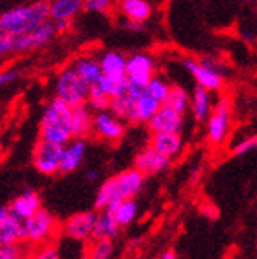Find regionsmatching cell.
Returning a JSON list of instances; mask_svg holds the SVG:
<instances>
[{
	"instance_id": "1",
	"label": "cell",
	"mask_w": 257,
	"mask_h": 259,
	"mask_svg": "<svg viewBox=\"0 0 257 259\" xmlns=\"http://www.w3.org/2000/svg\"><path fill=\"white\" fill-rule=\"evenodd\" d=\"M144 187V176L137 169H126L114 177L108 179L98 188L95 196V207L99 210H106L108 207L119 204L122 201L133 199Z\"/></svg>"
},
{
	"instance_id": "2",
	"label": "cell",
	"mask_w": 257,
	"mask_h": 259,
	"mask_svg": "<svg viewBox=\"0 0 257 259\" xmlns=\"http://www.w3.org/2000/svg\"><path fill=\"white\" fill-rule=\"evenodd\" d=\"M50 19V4L36 2L32 5H19L0 15V27L8 35L19 38L33 32Z\"/></svg>"
},
{
	"instance_id": "3",
	"label": "cell",
	"mask_w": 257,
	"mask_h": 259,
	"mask_svg": "<svg viewBox=\"0 0 257 259\" xmlns=\"http://www.w3.org/2000/svg\"><path fill=\"white\" fill-rule=\"evenodd\" d=\"M73 108L57 97L47 103L41 115V139L65 147L73 141Z\"/></svg>"
},
{
	"instance_id": "4",
	"label": "cell",
	"mask_w": 257,
	"mask_h": 259,
	"mask_svg": "<svg viewBox=\"0 0 257 259\" xmlns=\"http://www.w3.org/2000/svg\"><path fill=\"white\" fill-rule=\"evenodd\" d=\"M90 85L81 79V76L74 71V68H65L60 71L56 81V95L59 100L65 101L73 109L85 106L88 101Z\"/></svg>"
},
{
	"instance_id": "5",
	"label": "cell",
	"mask_w": 257,
	"mask_h": 259,
	"mask_svg": "<svg viewBox=\"0 0 257 259\" xmlns=\"http://www.w3.org/2000/svg\"><path fill=\"white\" fill-rule=\"evenodd\" d=\"M232 100L229 95L216 100L212 115L207 120V138L212 146H221L226 141L232 122Z\"/></svg>"
},
{
	"instance_id": "6",
	"label": "cell",
	"mask_w": 257,
	"mask_h": 259,
	"mask_svg": "<svg viewBox=\"0 0 257 259\" xmlns=\"http://www.w3.org/2000/svg\"><path fill=\"white\" fill-rule=\"evenodd\" d=\"M183 67L194 77L197 87H202L209 92H218L224 87V74L218 65L210 60H194V59H185Z\"/></svg>"
},
{
	"instance_id": "7",
	"label": "cell",
	"mask_w": 257,
	"mask_h": 259,
	"mask_svg": "<svg viewBox=\"0 0 257 259\" xmlns=\"http://www.w3.org/2000/svg\"><path fill=\"white\" fill-rule=\"evenodd\" d=\"M62 155H63V146L53 144L40 139L33 150V164L38 169V172L50 176L60 171V163H62Z\"/></svg>"
},
{
	"instance_id": "8",
	"label": "cell",
	"mask_w": 257,
	"mask_h": 259,
	"mask_svg": "<svg viewBox=\"0 0 257 259\" xmlns=\"http://www.w3.org/2000/svg\"><path fill=\"white\" fill-rule=\"evenodd\" d=\"M155 62L151 56L145 53H137L126 60V79L130 84L147 87V84L155 77Z\"/></svg>"
},
{
	"instance_id": "9",
	"label": "cell",
	"mask_w": 257,
	"mask_h": 259,
	"mask_svg": "<svg viewBox=\"0 0 257 259\" xmlns=\"http://www.w3.org/2000/svg\"><path fill=\"white\" fill-rule=\"evenodd\" d=\"M169 164H171V158L164 157V155L157 152L151 146L142 149L134 158V169H137L144 177L161 174L168 169Z\"/></svg>"
},
{
	"instance_id": "10",
	"label": "cell",
	"mask_w": 257,
	"mask_h": 259,
	"mask_svg": "<svg viewBox=\"0 0 257 259\" xmlns=\"http://www.w3.org/2000/svg\"><path fill=\"white\" fill-rule=\"evenodd\" d=\"M96 222L95 212H79L70 217L63 225V234L74 240H87L92 239L93 226Z\"/></svg>"
},
{
	"instance_id": "11",
	"label": "cell",
	"mask_w": 257,
	"mask_h": 259,
	"mask_svg": "<svg viewBox=\"0 0 257 259\" xmlns=\"http://www.w3.org/2000/svg\"><path fill=\"white\" fill-rule=\"evenodd\" d=\"M185 125L182 114L175 112L169 106L163 105L160 111L148 120V128L151 135L155 133H180Z\"/></svg>"
},
{
	"instance_id": "12",
	"label": "cell",
	"mask_w": 257,
	"mask_h": 259,
	"mask_svg": "<svg viewBox=\"0 0 257 259\" xmlns=\"http://www.w3.org/2000/svg\"><path fill=\"white\" fill-rule=\"evenodd\" d=\"M25 229H27V240L44 242L47 237L53 236L56 229V218L47 210L40 209L32 218L25 222Z\"/></svg>"
},
{
	"instance_id": "13",
	"label": "cell",
	"mask_w": 257,
	"mask_h": 259,
	"mask_svg": "<svg viewBox=\"0 0 257 259\" xmlns=\"http://www.w3.org/2000/svg\"><path fill=\"white\" fill-rule=\"evenodd\" d=\"M56 33H57V30L54 27V22L47 21V22L41 24L40 27H36L33 32L16 38L15 51H18V53H25V51H32V49H36V48H41V46L47 45L50 40H53Z\"/></svg>"
},
{
	"instance_id": "14",
	"label": "cell",
	"mask_w": 257,
	"mask_h": 259,
	"mask_svg": "<svg viewBox=\"0 0 257 259\" xmlns=\"http://www.w3.org/2000/svg\"><path fill=\"white\" fill-rule=\"evenodd\" d=\"M93 132L102 139L115 142L125 135V123L109 111L96 112L93 119Z\"/></svg>"
},
{
	"instance_id": "15",
	"label": "cell",
	"mask_w": 257,
	"mask_h": 259,
	"mask_svg": "<svg viewBox=\"0 0 257 259\" xmlns=\"http://www.w3.org/2000/svg\"><path fill=\"white\" fill-rule=\"evenodd\" d=\"M87 152V142L85 139H73L63 147L62 163H60V172H73L78 169L82 163Z\"/></svg>"
},
{
	"instance_id": "16",
	"label": "cell",
	"mask_w": 257,
	"mask_h": 259,
	"mask_svg": "<svg viewBox=\"0 0 257 259\" xmlns=\"http://www.w3.org/2000/svg\"><path fill=\"white\" fill-rule=\"evenodd\" d=\"M150 146L168 158H174L183 150V138L180 133H155Z\"/></svg>"
},
{
	"instance_id": "17",
	"label": "cell",
	"mask_w": 257,
	"mask_h": 259,
	"mask_svg": "<svg viewBox=\"0 0 257 259\" xmlns=\"http://www.w3.org/2000/svg\"><path fill=\"white\" fill-rule=\"evenodd\" d=\"M40 209H41L40 196L32 190H27L24 194H21V196L16 198L10 205V212L15 217L21 218L22 222H27V220L32 218Z\"/></svg>"
},
{
	"instance_id": "18",
	"label": "cell",
	"mask_w": 257,
	"mask_h": 259,
	"mask_svg": "<svg viewBox=\"0 0 257 259\" xmlns=\"http://www.w3.org/2000/svg\"><path fill=\"white\" fill-rule=\"evenodd\" d=\"M213 106H215V103L212 98V92L196 85L191 97V114H192V117H194V120L197 122L209 120L213 111Z\"/></svg>"
},
{
	"instance_id": "19",
	"label": "cell",
	"mask_w": 257,
	"mask_h": 259,
	"mask_svg": "<svg viewBox=\"0 0 257 259\" xmlns=\"http://www.w3.org/2000/svg\"><path fill=\"white\" fill-rule=\"evenodd\" d=\"M74 71L81 76V79L84 82H87L90 87L96 85L101 82V79L105 77L99 67V60L93 59V57H81L74 62L73 65Z\"/></svg>"
},
{
	"instance_id": "20",
	"label": "cell",
	"mask_w": 257,
	"mask_h": 259,
	"mask_svg": "<svg viewBox=\"0 0 257 259\" xmlns=\"http://www.w3.org/2000/svg\"><path fill=\"white\" fill-rule=\"evenodd\" d=\"M21 240H27L25 222L10 213L7 223L0 229V245H15Z\"/></svg>"
},
{
	"instance_id": "21",
	"label": "cell",
	"mask_w": 257,
	"mask_h": 259,
	"mask_svg": "<svg viewBox=\"0 0 257 259\" xmlns=\"http://www.w3.org/2000/svg\"><path fill=\"white\" fill-rule=\"evenodd\" d=\"M126 60L119 51H108L99 57V67L106 77H122L126 76Z\"/></svg>"
},
{
	"instance_id": "22",
	"label": "cell",
	"mask_w": 257,
	"mask_h": 259,
	"mask_svg": "<svg viewBox=\"0 0 257 259\" xmlns=\"http://www.w3.org/2000/svg\"><path fill=\"white\" fill-rule=\"evenodd\" d=\"M93 119L95 115L92 114V109L87 105L73 109V123H71L73 138L84 139L90 132H93Z\"/></svg>"
},
{
	"instance_id": "23",
	"label": "cell",
	"mask_w": 257,
	"mask_h": 259,
	"mask_svg": "<svg viewBox=\"0 0 257 259\" xmlns=\"http://www.w3.org/2000/svg\"><path fill=\"white\" fill-rule=\"evenodd\" d=\"M120 11L128 21H136V22H145L151 16V5L147 0H123L119 4Z\"/></svg>"
},
{
	"instance_id": "24",
	"label": "cell",
	"mask_w": 257,
	"mask_h": 259,
	"mask_svg": "<svg viewBox=\"0 0 257 259\" xmlns=\"http://www.w3.org/2000/svg\"><path fill=\"white\" fill-rule=\"evenodd\" d=\"M119 225L115 223L114 217L108 210H101L96 213V222L93 226V240H112L119 234Z\"/></svg>"
},
{
	"instance_id": "25",
	"label": "cell",
	"mask_w": 257,
	"mask_h": 259,
	"mask_svg": "<svg viewBox=\"0 0 257 259\" xmlns=\"http://www.w3.org/2000/svg\"><path fill=\"white\" fill-rule=\"evenodd\" d=\"M82 8L81 0H56L50 4V21H71Z\"/></svg>"
},
{
	"instance_id": "26",
	"label": "cell",
	"mask_w": 257,
	"mask_h": 259,
	"mask_svg": "<svg viewBox=\"0 0 257 259\" xmlns=\"http://www.w3.org/2000/svg\"><path fill=\"white\" fill-rule=\"evenodd\" d=\"M115 220V223H117L120 228L122 226H128L131 225L136 217H137V202L134 199H128V201H122L119 204H114L111 207L106 209Z\"/></svg>"
},
{
	"instance_id": "27",
	"label": "cell",
	"mask_w": 257,
	"mask_h": 259,
	"mask_svg": "<svg viewBox=\"0 0 257 259\" xmlns=\"http://www.w3.org/2000/svg\"><path fill=\"white\" fill-rule=\"evenodd\" d=\"M163 105L158 103L155 98H151L147 92L134 100V111H136V123L147 122L155 115Z\"/></svg>"
},
{
	"instance_id": "28",
	"label": "cell",
	"mask_w": 257,
	"mask_h": 259,
	"mask_svg": "<svg viewBox=\"0 0 257 259\" xmlns=\"http://www.w3.org/2000/svg\"><path fill=\"white\" fill-rule=\"evenodd\" d=\"M112 115H115L117 119L128 120L136 123V111H134V100L130 98L128 95L120 97V98H114L111 100V105L108 109Z\"/></svg>"
},
{
	"instance_id": "29",
	"label": "cell",
	"mask_w": 257,
	"mask_h": 259,
	"mask_svg": "<svg viewBox=\"0 0 257 259\" xmlns=\"http://www.w3.org/2000/svg\"><path fill=\"white\" fill-rule=\"evenodd\" d=\"M99 87L105 90V94L114 100V98H120L128 94V87H130V81L126 79V76L122 77H102Z\"/></svg>"
},
{
	"instance_id": "30",
	"label": "cell",
	"mask_w": 257,
	"mask_h": 259,
	"mask_svg": "<svg viewBox=\"0 0 257 259\" xmlns=\"http://www.w3.org/2000/svg\"><path fill=\"white\" fill-rule=\"evenodd\" d=\"M166 106H169L171 109H174L175 112L185 115V112L188 109H191V98L188 95V92L185 89L178 87V85H172V90L169 94L168 101L164 103Z\"/></svg>"
},
{
	"instance_id": "31",
	"label": "cell",
	"mask_w": 257,
	"mask_h": 259,
	"mask_svg": "<svg viewBox=\"0 0 257 259\" xmlns=\"http://www.w3.org/2000/svg\"><path fill=\"white\" fill-rule=\"evenodd\" d=\"M171 90H172V85L166 79H163V77H160V76L153 77V79L145 87V92L151 98H155L158 103H161V105H164V103L168 101Z\"/></svg>"
},
{
	"instance_id": "32",
	"label": "cell",
	"mask_w": 257,
	"mask_h": 259,
	"mask_svg": "<svg viewBox=\"0 0 257 259\" xmlns=\"http://www.w3.org/2000/svg\"><path fill=\"white\" fill-rule=\"evenodd\" d=\"M88 106L90 109H95L96 112H105L109 109L111 98L105 94V90L99 87V84L92 85L88 92Z\"/></svg>"
},
{
	"instance_id": "33",
	"label": "cell",
	"mask_w": 257,
	"mask_h": 259,
	"mask_svg": "<svg viewBox=\"0 0 257 259\" xmlns=\"http://www.w3.org/2000/svg\"><path fill=\"white\" fill-rule=\"evenodd\" d=\"M114 254V243L112 240H93L88 247L87 257L88 259H112Z\"/></svg>"
},
{
	"instance_id": "34",
	"label": "cell",
	"mask_w": 257,
	"mask_h": 259,
	"mask_svg": "<svg viewBox=\"0 0 257 259\" xmlns=\"http://www.w3.org/2000/svg\"><path fill=\"white\" fill-rule=\"evenodd\" d=\"M252 150H257V135L240 141L238 144L234 147L235 155H243V153H248V152H252Z\"/></svg>"
},
{
	"instance_id": "35",
	"label": "cell",
	"mask_w": 257,
	"mask_h": 259,
	"mask_svg": "<svg viewBox=\"0 0 257 259\" xmlns=\"http://www.w3.org/2000/svg\"><path fill=\"white\" fill-rule=\"evenodd\" d=\"M0 259H22V250L18 243L0 245Z\"/></svg>"
},
{
	"instance_id": "36",
	"label": "cell",
	"mask_w": 257,
	"mask_h": 259,
	"mask_svg": "<svg viewBox=\"0 0 257 259\" xmlns=\"http://www.w3.org/2000/svg\"><path fill=\"white\" fill-rule=\"evenodd\" d=\"M111 5L109 0H87L84 2V10L92 13H106L111 10Z\"/></svg>"
},
{
	"instance_id": "37",
	"label": "cell",
	"mask_w": 257,
	"mask_h": 259,
	"mask_svg": "<svg viewBox=\"0 0 257 259\" xmlns=\"http://www.w3.org/2000/svg\"><path fill=\"white\" fill-rule=\"evenodd\" d=\"M30 259H60V254H59V251L54 247L46 245V247H43L38 251H35L30 256Z\"/></svg>"
},
{
	"instance_id": "38",
	"label": "cell",
	"mask_w": 257,
	"mask_h": 259,
	"mask_svg": "<svg viewBox=\"0 0 257 259\" xmlns=\"http://www.w3.org/2000/svg\"><path fill=\"white\" fill-rule=\"evenodd\" d=\"M15 43H16V38L8 33L0 36V56H5L11 53V51H15Z\"/></svg>"
},
{
	"instance_id": "39",
	"label": "cell",
	"mask_w": 257,
	"mask_h": 259,
	"mask_svg": "<svg viewBox=\"0 0 257 259\" xmlns=\"http://www.w3.org/2000/svg\"><path fill=\"white\" fill-rule=\"evenodd\" d=\"M19 76L18 71H4V73H0V85H4L10 81H15L16 77Z\"/></svg>"
},
{
	"instance_id": "40",
	"label": "cell",
	"mask_w": 257,
	"mask_h": 259,
	"mask_svg": "<svg viewBox=\"0 0 257 259\" xmlns=\"http://www.w3.org/2000/svg\"><path fill=\"white\" fill-rule=\"evenodd\" d=\"M125 29L130 30V32H140L144 29V24L142 22H136V21H125Z\"/></svg>"
},
{
	"instance_id": "41",
	"label": "cell",
	"mask_w": 257,
	"mask_h": 259,
	"mask_svg": "<svg viewBox=\"0 0 257 259\" xmlns=\"http://www.w3.org/2000/svg\"><path fill=\"white\" fill-rule=\"evenodd\" d=\"M10 207H0V229L4 228V225L7 223V220L10 217Z\"/></svg>"
},
{
	"instance_id": "42",
	"label": "cell",
	"mask_w": 257,
	"mask_h": 259,
	"mask_svg": "<svg viewBox=\"0 0 257 259\" xmlns=\"http://www.w3.org/2000/svg\"><path fill=\"white\" fill-rule=\"evenodd\" d=\"M70 25H71V21H57L54 22V27L57 32H65L70 29Z\"/></svg>"
},
{
	"instance_id": "43",
	"label": "cell",
	"mask_w": 257,
	"mask_h": 259,
	"mask_svg": "<svg viewBox=\"0 0 257 259\" xmlns=\"http://www.w3.org/2000/svg\"><path fill=\"white\" fill-rule=\"evenodd\" d=\"M160 259H177V256H175V253H174L172 250H168V251H164V253L161 254Z\"/></svg>"
},
{
	"instance_id": "44",
	"label": "cell",
	"mask_w": 257,
	"mask_h": 259,
	"mask_svg": "<svg viewBox=\"0 0 257 259\" xmlns=\"http://www.w3.org/2000/svg\"><path fill=\"white\" fill-rule=\"evenodd\" d=\"M98 172L96 171H93V169H90V171H87V179L90 180V182H93V180H96L98 179Z\"/></svg>"
},
{
	"instance_id": "45",
	"label": "cell",
	"mask_w": 257,
	"mask_h": 259,
	"mask_svg": "<svg viewBox=\"0 0 257 259\" xmlns=\"http://www.w3.org/2000/svg\"><path fill=\"white\" fill-rule=\"evenodd\" d=\"M5 33H7V32H5V30H4L2 27H0V36H2V35H5Z\"/></svg>"
},
{
	"instance_id": "46",
	"label": "cell",
	"mask_w": 257,
	"mask_h": 259,
	"mask_svg": "<svg viewBox=\"0 0 257 259\" xmlns=\"http://www.w3.org/2000/svg\"><path fill=\"white\" fill-rule=\"evenodd\" d=\"M79 259H88L87 256H82V257H79Z\"/></svg>"
},
{
	"instance_id": "47",
	"label": "cell",
	"mask_w": 257,
	"mask_h": 259,
	"mask_svg": "<svg viewBox=\"0 0 257 259\" xmlns=\"http://www.w3.org/2000/svg\"><path fill=\"white\" fill-rule=\"evenodd\" d=\"M0 146H2V144H0Z\"/></svg>"
},
{
	"instance_id": "48",
	"label": "cell",
	"mask_w": 257,
	"mask_h": 259,
	"mask_svg": "<svg viewBox=\"0 0 257 259\" xmlns=\"http://www.w3.org/2000/svg\"><path fill=\"white\" fill-rule=\"evenodd\" d=\"M29 259H30V257H29Z\"/></svg>"
}]
</instances>
